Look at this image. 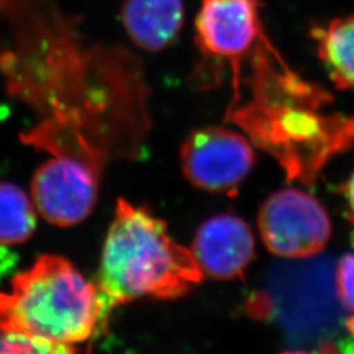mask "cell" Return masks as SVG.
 <instances>
[{
  "instance_id": "1",
  "label": "cell",
  "mask_w": 354,
  "mask_h": 354,
  "mask_svg": "<svg viewBox=\"0 0 354 354\" xmlns=\"http://www.w3.org/2000/svg\"><path fill=\"white\" fill-rule=\"evenodd\" d=\"M203 279L192 250L171 238L162 219L118 200L97 283L113 308L140 298H178Z\"/></svg>"
},
{
  "instance_id": "2",
  "label": "cell",
  "mask_w": 354,
  "mask_h": 354,
  "mask_svg": "<svg viewBox=\"0 0 354 354\" xmlns=\"http://www.w3.org/2000/svg\"><path fill=\"white\" fill-rule=\"evenodd\" d=\"M113 306L64 257L45 254L0 292V330L17 332L75 352L102 329Z\"/></svg>"
},
{
  "instance_id": "3",
  "label": "cell",
  "mask_w": 354,
  "mask_h": 354,
  "mask_svg": "<svg viewBox=\"0 0 354 354\" xmlns=\"http://www.w3.org/2000/svg\"><path fill=\"white\" fill-rule=\"evenodd\" d=\"M194 30L206 61L230 64L236 93L243 64L270 45L263 28L260 0H201Z\"/></svg>"
},
{
  "instance_id": "4",
  "label": "cell",
  "mask_w": 354,
  "mask_h": 354,
  "mask_svg": "<svg viewBox=\"0 0 354 354\" xmlns=\"http://www.w3.org/2000/svg\"><path fill=\"white\" fill-rule=\"evenodd\" d=\"M257 226L266 250L282 259H307L322 252L332 234L326 207L310 193L283 188L261 205Z\"/></svg>"
},
{
  "instance_id": "5",
  "label": "cell",
  "mask_w": 354,
  "mask_h": 354,
  "mask_svg": "<svg viewBox=\"0 0 354 354\" xmlns=\"http://www.w3.org/2000/svg\"><path fill=\"white\" fill-rule=\"evenodd\" d=\"M253 165L250 140L227 127L196 130L181 147L184 175L194 187L210 193H235Z\"/></svg>"
},
{
  "instance_id": "6",
  "label": "cell",
  "mask_w": 354,
  "mask_h": 354,
  "mask_svg": "<svg viewBox=\"0 0 354 354\" xmlns=\"http://www.w3.org/2000/svg\"><path fill=\"white\" fill-rule=\"evenodd\" d=\"M102 168L87 162L53 156L32 180V201L49 223L68 227L84 221L95 207Z\"/></svg>"
},
{
  "instance_id": "7",
  "label": "cell",
  "mask_w": 354,
  "mask_h": 354,
  "mask_svg": "<svg viewBox=\"0 0 354 354\" xmlns=\"http://www.w3.org/2000/svg\"><path fill=\"white\" fill-rule=\"evenodd\" d=\"M254 251L251 228L241 216L232 214L215 215L205 221L192 247L203 274L219 281L243 279Z\"/></svg>"
},
{
  "instance_id": "8",
  "label": "cell",
  "mask_w": 354,
  "mask_h": 354,
  "mask_svg": "<svg viewBox=\"0 0 354 354\" xmlns=\"http://www.w3.org/2000/svg\"><path fill=\"white\" fill-rule=\"evenodd\" d=\"M183 0H125L121 19L127 36L143 50L168 48L184 26Z\"/></svg>"
},
{
  "instance_id": "9",
  "label": "cell",
  "mask_w": 354,
  "mask_h": 354,
  "mask_svg": "<svg viewBox=\"0 0 354 354\" xmlns=\"http://www.w3.org/2000/svg\"><path fill=\"white\" fill-rule=\"evenodd\" d=\"M313 36L333 84L354 91V13L335 19L327 26H315Z\"/></svg>"
},
{
  "instance_id": "10",
  "label": "cell",
  "mask_w": 354,
  "mask_h": 354,
  "mask_svg": "<svg viewBox=\"0 0 354 354\" xmlns=\"http://www.w3.org/2000/svg\"><path fill=\"white\" fill-rule=\"evenodd\" d=\"M35 203L11 183L0 184V245L28 241L36 228Z\"/></svg>"
},
{
  "instance_id": "11",
  "label": "cell",
  "mask_w": 354,
  "mask_h": 354,
  "mask_svg": "<svg viewBox=\"0 0 354 354\" xmlns=\"http://www.w3.org/2000/svg\"><path fill=\"white\" fill-rule=\"evenodd\" d=\"M0 353H70L66 348L17 332L0 330Z\"/></svg>"
},
{
  "instance_id": "12",
  "label": "cell",
  "mask_w": 354,
  "mask_h": 354,
  "mask_svg": "<svg viewBox=\"0 0 354 354\" xmlns=\"http://www.w3.org/2000/svg\"><path fill=\"white\" fill-rule=\"evenodd\" d=\"M336 290L344 308L354 314V253H346L339 260Z\"/></svg>"
},
{
  "instance_id": "13",
  "label": "cell",
  "mask_w": 354,
  "mask_h": 354,
  "mask_svg": "<svg viewBox=\"0 0 354 354\" xmlns=\"http://www.w3.org/2000/svg\"><path fill=\"white\" fill-rule=\"evenodd\" d=\"M342 193L345 203H346V207H348L349 219L354 225V169L348 178L344 181V184L342 185Z\"/></svg>"
},
{
  "instance_id": "14",
  "label": "cell",
  "mask_w": 354,
  "mask_h": 354,
  "mask_svg": "<svg viewBox=\"0 0 354 354\" xmlns=\"http://www.w3.org/2000/svg\"><path fill=\"white\" fill-rule=\"evenodd\" d=\"M13 260L11 259V253L8 251H6L3 247H0V274L7 269L10 268V266L12 264Z\"/></svg>"
},
{
  "instance_id": "15",
  "label": "cell",
  "mask_w": 354,
  "mask_h": 354,
  "mask_svg": "<svg viewBox=\"0 0 354 354\" xmlns=\"http://www.w3.org/2000/svg\"><path fill=\"white\" fill-rule=\"evenodd\" d=\"M17 0H0V8H6L8 6H11L13 3H16Z\"/></svg>"
}]
</instances>
